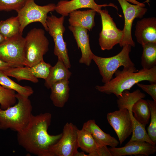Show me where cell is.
<instances>
[{
  "label": "cell",
  "mask_w": 156,
  "mask_h": 156,
  "mask_svg": "<svg viewBox=\"0 0 156 156\" xmlns=\"http://www.w3.org/2000/svg\"><path fill=\"white\" fill-rule=\"evenodd\" d=\"M52 116L49 112L32 115L26 127L17 132L19 145L29 153L38 156H50L51 146L61 138L62 133L52 135L49 134Z\"/></svg>",
  "instance_id": "cell-1"
},
{
  "label": "cell",
  "mask_w": 156,
  "mask_h": 156,
  "mask_svg": "<svg viewBox=\"0 0 156 156\" xmlns=\"http://www.w3.org/2000/svg\"><path fill=\"white\" fill-rule=\"evenodd\" d=\"M115 77L109 82L101 86L96 85L95 88L99 91L110 94H113L118 98L123 91L130 90L135 84L144 81L150 83H156V66L150 69L136 68L122 70H117L114 73Z\"/></svg>",
  "instance_id": "cell-2"
},
{
  "label": "cell",
  "mask_w": 156,
  "mask_h": 156,
  "mask_svg": "<svg viewBox=\"0 0 156 156\" xmlns=\"http://www.w3.org/2000/svg\"><path fill=\"white\" fill-rule=\"evenodd\" d=\"M17 103L5 109L0 108V129H10L17 132L28 124L32 114V106L29 97L16 94Z\"/></svg>",
  "instance_id": "cell-3"
},
{
  "label": "cell",
  "mask_w": 156,
  "mask_h": 156,
  "mask_svg": "<svg viewBox=\"0 0 156 156\" xmlns=\"http://www.w3.org/2000/svg\"><path fill=\"white\" fill-rule=\"evenodd\" d=\"M122 47L120 52L112 57H103L93 55L92 60L98 68L103 83H106L109 82L120 67L123 66V69L126 70L136 68L129 56L131 46L126 44Z\"/></svg>",
  "instance_id": "cell-4"
},
{
  "label": "cell",
  "mask_w": 156,
  "mask_h": 156,
  "mask_svg": "<svg viewBox=\"0 0 156 156\" xmlns=\"http://www.w3.org/2000/svg\"><path fill=\"white\" fill-rule=\"evenodd\" d=\"M24 66L31 67L43 60V56L49 49V42L41 28L31 29L25 37Z\"/></svg>",
  "instance_id": "cell-5"
},
{
  "label": "cell",
  "mask_w": 156,
  "mask_h": 156,
  "mask_svg": "<svg viewBox=\"0 0 156 156\" xmlns=\"http://www.w3.org/2000/svg\"><path fill=\"white\" fill-rule=\"evenodd\" d=\"M55 6L56 5L53 3L39 5L35 3L34 0H27L23 7L17 12L20 25L21 33L23 34L25 28L34 22L40 23L45 30L48 31L46 24L47 14L55 10Z\"/></svg>",
  "instance_id": "cell-6"
},
{
  "label": "cell",
  "mask_w": 156,
  "mask_h": 156,
  "mask_svg": "<svg viewBox=\"0 0 156 156\" xmlns=\"http://www.w3.org/2000/svg\"><path fill=\"white\" fill-rule=\"evenodd\" d=\"M64 16L58 17L51 14L50 16H48L46 24L48 32L53 38L54 42V53L58 57V60L62 62L69 69L71 66L66 43L63 38V34L65 31L64 25Z\"/></svg>",
  "instance_id": "cell-7"
},
{
  "label": "cell",
  "mask_w": 156,
  "mask_h": 156,
  "mask_svg": "<svg viewBox=\"0 0 156 156\" xmlns=\"http://www.w3.org/2000/svg\"><path fill=\"white\" fill-rule=\"evenodd\" d=\"M25 38L19 34L0 43V60L13 67L24 66Z\"/></svg>",
  "instance_id": "cell-8"
},
{
  "label": "cell",
  "mask_w": 156,
  "mask_h": 156,
  "mask_svg": "<svg viewBox=\"0 0 156 156\" xmlns=\"http://www.w3.org/2000/svg\"><path fill=\"white\" fill-rule=\"evenodd\" d=\"M78 129L72 123H66L63 127L61 138L50 148V156H76L79 148Z\"/></svg>",
  "instance_id": "cell-9"
},
{
  "label": "cell",
  "mask_w": 156,
  "mask_h": 156,
  "mask_svg": "<svg viewBox=\"0 0 156 156\" xmlns=\"http://www.w3.org/2000/svg\"><path fill=\"white\" fill-rule=\"evenodd\" d=\"M122 9L124 17L125 23L123 36L119 43L121 47L126 44L135 46L132 39L131 29L133 22L135 18H141L144 15L147 9L145 5L139 3L136 5L129 3L127 0H117Z\"/></svg>",
  "instance_id": "cell-10"
},
{
  "label": "cell",
  "mask_w": 156,
  "mask_h": 156,
  "mask_svg": "<svg viewBox=\"0 0 156 156\" xmlns=\"http://www.w3.org/2000/svg\"><path fill=\"white\" fill-rule=\"evenodd\" d=\"M99 13L101 16L102 24L99 44L102 50H109L120 43L123 36V31L117 28L107 9L101 10Z\"/></svg>",
  "instance_id": "cell-11"
},
{
  "label": "cell",
  "mask_w": 156,
  "mask_h": 156,
  "mask_svg": "<svg viewBox=\"0 0 156 156\" xmlns=\"http://www.w3.org/2000/svg\"><path fill=\"white\" fill-rule=\"evenodd\" d=\"M107 119L108 123L116 133L121 144L132 133L133 127L129 111L127 109L108 113Z\"/></svg>",
  "instance_id": "cell-12"
},
{
  "label": "cell",
  "mask_w": 156,
  "mask_h": 156,
  "mask_svg": "<svg viewBox=\"0 0 156 156\" xmlns=\"http://www.w3.org/2000/svg\"><path fill=\"white\" fill-rule=\"evenodd\" d=\"M111 6L118 8L114 4L110 3L99 5L97 4L94 0H62L59 1L56 5L55 10L56 12L64 17L69 15L72 12L79 9L90 8L99 13L103 7Z\"/></svg>",
  "instance_id": "cell-13"
},
{
  "label": "cell",
  "mask_w": 156,
  "mask_h": 156,
  "mask_svg": "<svg viewBox=\"0 0 156 156\" xmlns=\"http://www.w3.org/2000/svg\"><path fill=\"white\" fill-rule=\"evenodd\" d=\"M109 149L112 156L142 155L148 156L156 151L155 145L143 141L128 142L124 146L110 147Z\"/></svg>",
  "instance_id": "cell-14"
},
{
  "label": "cell",
  "mask_w": 156,
  "mask_h": 156,
  "mask_svg": "<svg viewBox=\"0 0 156 156\" xmlns=\"http://www.w3.org/2000/svg\"><path fill=\"white\" fill-rule=\"evenodd\" d=\"M137 42L142 45L149 42L156 43V18H145L137 21L135 31Z\"/></svg>",
  "instance_id": "cell-15"
},
{
  "label": "cell",
  "mask_w": 156,
  "mask_h": 156,
  "mask_svg": "<svg viewBox=\"0 0 156 156\" xmlns=\"http://www.w3.org/2000/svg\"><path fill=\"white\" fill-rule=\"evenodd\" d=\"M68 28L72 32L78 48L80 49L81 52V56L79 62L89 66L94 54L90 47L88 30L82 28L70 25L68 26Z\"/></svg>",
  "instance_id": "cell-16"
},
{
  "label": "cell",
  "mask_w": 156,
  "mask_h": 156,
  "mask_svg": "<svg viewBox=\"0 0 156 156\" xmlns=\"http://www.w3.org/2000/svg\"><path fill=\"white\" fill-rule=\"evenodd\" d=\"M96 12L92 9L74 11L69 14L70 26L78 27L90 31L94 26V17Z\"/></svg>",
  "instance_id": "cell-17"
},
{
  "label": "cell",
  "mask_w": 156,
  "mask_h": 156,
  "mask_svg": "<svg viewBox=\"0 0 156 156\" xmlns=\"http://www.w3.org/2000/svg\"><path fill=\"white\" fill-rule=\"evenodd\" d=\"M82 128L88 131L99 145L115 147L119 144L118 141L115 138L103 131L96 124L94 120H90L85 122Z\"/></svg>",
  "instance_id": "cell-18"
},
{
  "label": "cell",
  "mask_w": 156,
  "mask_h": 156,
  "mask_svg": "<svg viewBox=\"0 0 156 156\" xmlns=\"http://www.w3.org/2000/svg\"><path fill=\"white\" fill-rule=\"evenodd\" d=\"M69 83L68 79H64L56 82L51 86L50 99L55 107H62L68 101L69 95Z\"/></svg>",
  "instance_id": "cell-19"
},
{
  "label": "cell",
  "mask_w": 156,
  "mask_h": 156,
  "mask_svg": "<svg viewBox=\"0 0 156 156\" xmlns=\"http://www.w3.org/2000/svg\"><path fill=\"white\" fill-rule=\"evenodd\" d=\"M71 74L63 62L58 60L55 65L52 66L48 77L45 80L44 86L47 88H50L56 82L64 79L69 80Z\"/></svg>",
  "instance_id": "cell-20"
},
{
  "label": "cell",
  "mask_w": 156,
  "mask_h": 156,
  "mask_svg": "<svg viewBox=\"0 0 156 156\" xmlns=\"http://www.w3.org/2000/svg\"><path fill=\"white\" fill-rule=\"evenodd\" d=\"M77 142L78 147L88 153L87 156H92L100 146L88 131L82 128L78 130Z\"/></svg>",
  "instance_id": "cell-21"
},
{
  "label": "cell",
  "mask_w": 156,
  "mask_h": 156,
  "mask_svg": "<svg viewBox=\"0 0 156 156\" xmlns=\"http://www.w3.org/2000/svg\"><path fill=\"white\" fill-rule=\"evenodd\" d=\"M145 94L137 89L132 92L129 90L123 92L120 96L118 98L117 103L119 109H128L132 108L133 105L138 100L143 99Z\"/></svg>",
  "instance_id": "cell-22"
},
{
  "label": "cell",
  "mask_w": 156,
  "mask_h": 156,
  "mask_svg": "<svg viewBox=\"0 0 156 156\" xmlns=\"http://www.w3.org/2000/svg\"><path fill=\"white\" fill-rule=\"evenodd\" d=\"M131 111L134 117L140 122L145 126L148 123L151 112L147 100L141 99L133 105Z\"/></svg>",
  "instance_id": "cell-23"
},
{
  "label": "cell",
  "mask_w": 156,
  "mask_h": 156,
  "mask_svg": "<svg viewBox=\"0 0 156 156\" xmlns=\"http://www.w3.org/2000/svg\"><path fill=\"white\" fill-rule=\"evenodd\" d=\"M1 71L8 76L14 77L18 81L27 80L35 83L38 82V79L33 75L29 67L26 66L11 67Z\"/></svg>",
  "instance_id": "cell-24"
},
{
  "label": "cell",
  "mask_w": 156,
  "mask_h": 156,
  "mask_svg": "<svg viewBox=\"0 0 156 156\" xmlns=\"http://www.w3.org/2000/svg\"><path fill=\"white\" fill-rule=\"evenodd\" d=\"M20 27L18 16H12L0 21V33L5 39L11 38L21 34Z\"/></svg>",
  "instance_id": "cell-25"
},
{
  "label": "cell",
  "mask_w": 156,
  "mask_h": 156,
  "mask_svg": "<svg viewBox=\"0 0 156 156\" xmlns=\"http://www.w3.org/2000/svg\"><path fill=\"white\" fill-rule=\"evenodd\" d=\"M0 84L5 88L13 90L17 93L27 97H29L34 92L31 87L20 85L9 78L1 70H0Z\"/></svg>",
  "instance_id": "cell-26"
},
{
  "label": "cell",
  "mask_w": 156,
  "mask_h": 156,
  "mask_svg": "<svg viewBox=\"0 0 156 156\" xmlns=\"http://www.w3.org/2000/svg\"><path fill=\"white\" fill-rule=\"evenodd\" d=\"M142 46L141 65L143 68L150 69L156 65V43L149 42Z\"/></svg>",
  "instance_id": "cell-27"
},
{
  "label": "cell",
  "mask_w": 156,
  "mask_h": 156,
  "mask_svg": "<svg viewBox=\"0 0 156 156\" xmlns=\"http://www.w3.org/2000/svg\"><path fill=\"white\" fill-rule=\"evenodd\" d=\"M128 110L130 112L133 127L132 136L128 142L133 141H143L155 145L149 138L146 130L145 126L135 118L131 111V109Z\"/></svg>",
  "instance_id": "cell-28"
},
{
  "label": "cell",
  "mask_w": 156,
  "mask_h": 156,
  "mask_svg": "<svg viewBox=\"0 0 156 156\" xmlns=\"http://www.w3.org/2000/svg\"><path fill=\"white\" fill-rule=\"evenodd\" d=\"M16 94L14 91L5 88L0 84V108L5 109L16 104Z\"/></svg>",
  "instance_id": "cell-29"
},
{
  "label": "cell",
  "mask_w": 156,
  "mask_h": 156,
  "mask_svg": "<svg viewBox=\"0 0 156 156\" xmlns=\"http://www.w3.org/2000/svg\"><path fill=\"white\" fill-rule=\"evenodd\" d=\"M151 112V121L147 128L148 134L151 140L156 143V101L147 100Z\"/></svg>",
  "instance_id": "cell-30"
},
{
  "label": "cell",
  "mask_w": 156,
  "mask_h": 156,
  "mask_svg": "<svg viewBox=\"0 0 156 156\" xmlns=\"http://www.w3.org/2000/svg\"><path fill=\"white\" fill-rule=\"evenodd\" d=\"M52 67L51 64L46 63L43 60L30 68L35 77L45 80L49 75Z\"/></svg>",
  "instance_id": "cell-31"
},
{
  "label": "cell",
  "mask_w": 156,
  "mask_h": 156,
  "mask_svg": "<svg viewBox=\"0 0 156 156\" xmlns=\"http://www.w3.org/2000/svg\"><path fill=\"white\" fill-rule=\"evenodd\" d=\"M27 0H0V11L14 10L17 12Z\"/></svg>",
  "instance_id": "cell-32"
},
{
  "label": "cell",
  "mask_w": 156,
  "mask_h": 156,
  "mask_svg": "<svg viewBox=\"0 0 156 156\" xmlns=\"http://www.w3.org/2000/svg\"><path fill=\"white\" fill-rule=\"evenodd\" d=\"M136 84L149 94L153 100L156 101V83H150L149 85H145L138 83Z\"/></svg>",
  "instance_id": "cell-33"
},
{
  "label": "cell",
  "mask_w": 156,
  "mask_h": 156,
  "mask_svg": "<svg viewBox=\"0 0 156 156\" xmlns=\"http://www.w3.org/2000/svg\"><path fill=\"white\" fill-rule=\"evenodd\" d=\"M106 146H99L92 156H112L109 148Z\"/></svg>",
  "instance_id": "cell-34"
},
{
  "label": "cell",
  "mask_w": 156,
  "mask_h": 156,
  "mask_svg": "<svg viewBox=\"0 0 156 156\" xmlns=\"http://www.w3.org/2000/svg\"><path fill=\"white\" fill-rule=\"evenodd\" d=\"M11 67H13L9 64L0 60V70H3Z\"/></svg>",
  "instance_id": "cell-35"
},
{
  "label": "cell",
  "mask_w": 156,
  "mask_h": 156,
  "mask_svg": "<svg viewBox=\"0 0 156 156\" xmlns=\"http://www.w3.org/2000/svg\"><path fill=\"white\" fill-rule=\"evenodd\" d=\"M87 156V155L85 154L84 152H81L78 151L77 153L76 156Z\"/></svg>",
  "instance_id": "cell-36"
},
{
  "label": "cell",
  "mask_w": 156,
  "mask_h": 156,
  "mask_svg": "<svg viewBox=\"0 0 156 156\" xmlns=\"http://www.w3.org/2000/svg\"><path fill=\"white\" fill-rule=\"evenodd\" d=\"M5 39L4 36L0 33V43L3 41Z\"/></svg>",
  "instance_id": "cell-37"
}]
</instances>
